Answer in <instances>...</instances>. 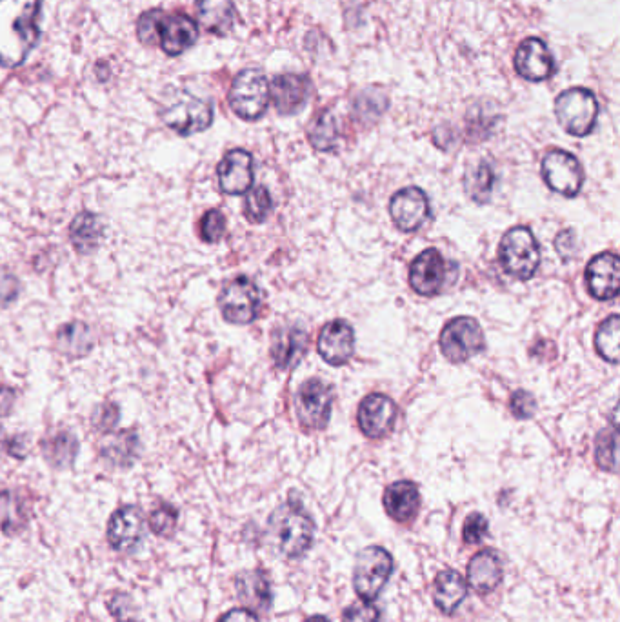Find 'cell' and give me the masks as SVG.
I'll use <instances>...</instances> for the list:
<instances>
[{"label":"cell","mask_w":620,"mask_h":622,"mask_svg":"<svg viewBox=\"0 0 620 622\" xmlns=\"http://www.w3.org/2000/svg\"><path fill=\"white\" fill-rule=\"evenodd\" d=\"M42 0H0V64L17 68L40 37Z\"/></svg>","instance_id":"6da1fadb"},{"label":"cell","mask_w":620,"mask_h":622,"mask_svg":"<svg viewBox=\"0 0 620 622\" xmlns=\"http://www.w3.org/2000/svg\"><path fill=\"white\" fill-rule=\"evenodd\" d=\"M270 537L280 555L299 559L308 552L315 537V524L299 502H286L270 517Z\"/></svg>","instance_id":"7a4b0ae2"},{"label":"cell","mask_w":620,"mask_h":622,"mask_svg":"<svg viewBox=\"0 0 620 622\" xmlns=\"http://www.w3.org/2000/svg\"><path fill=\"white\" fill-rule=\"evenodd\" d=\"M540 246L526 226L511 228L500 241L499 261L504 271L519 281H530L540 266Z\"/></svg>","instance_id":"3957f363"},{"label":"cell","mask_w":620,"mask_h":622,"mask_svg":"<svg viewBox=\"0 0 620 622\" xmlns=\"http://www.w3.org/2000/svg\"><path fill=\"white\" fill-rule=\"evenodd\" d=\"M162 122L180 137H190L206 131L213 122V106L210 102L191 95L188 91H177L160 111Z\"/></svg>","instance_id":"277c9868"},{"label":"cell","mask_w":620,"mask_h":622,"mask_svg":"<svg viewBox=\"0 0 620 622\" xmlns=\"http://www.w3.org/2000/svg\"><path fill=\"white\" fill-rule=\"evenodd\" d=\"M555 115L566 133L573 137H586L597 124L599 102L586 88H570L557 97Z\"/></svg>","instance_id":"5b68a950"},{"label":"cell","mask_w":620,"mask_h":622,"mask_svg":"<svg viewBox=\"0 0 620 622\" xmlns=\"http://www.w3.org/2000/svg\"><path fill=\"white\" fill-rule=\"evenodd\" d=\"M228 101L237 117L257 121L270 106V82L260 70H242L231 84Z\"/></svg>","instance_id":"8992f818"},{"label":"cell","mask_w":620,"mask_h":622,"mask_svg":"<svg viewBox=\"0 0 620 622\" xmlns=\"http://www.w3.org/2000/svg\"><path fill=\"white\" fill-rule=\"evenodd\" d=\"M393 573V557L382 546H370L357 555L353 570V588L362 601L379 597Z\"/></svg>","instance_id":"52a82bcc"},{"label":"cell","mask_w":620,"mask_h":622,"mask_svg":"<svg viewBox=\"0 0 620 622\" xmlns=\"http://www.w3.org/2000/svg\"><path fill=\"white\" fill-rule=\"evenodd\" d=\"M486 346L484 333L473 317H457L440 333V350L450 362H466Z\"/></svg>","instance_id":"ba28073f"},{"label":"cell","mask_w":620,"mask_h":622,"mask_svg":"<svg viewBox=\"0 0 620 622\" xmlns=\"http://www.w3.org/2000/svg\"><path fill=\"white\" fill-rule=\"evenodd\" d=\"M219 306L222 317L230 324H250L259 315V286L248 277H237L224 286L220 293Z\"/></svg>","instance_id":"9c48e42d"},{"label":"cell","mask_w":620,"mask_h":622,"mask_svg":"<svg viewBox=\"0 0 620 622\" xmlns=\"http://www.w3.org/2000/svg\"><path fill=\"white\" fill-rule=\"evenodd\" d=\"M333 390L322 379H310L297 393V417L304 430H324L330 424Z\"/></svg>","instance_id":"30bf717a"},{"label":"cell","mask_w":620,"mask_h":622,"mask_svg":"<svg viewBox=\"0 0 620 622\" xmlns=\"http://www.w3.org/2000/svg\"><path fill=\"white\" fill-rule=\"evenodd\" d=\"M542 177L550 190L564 197H577L584 184V171L575 155L564 150H551L542 161Z\"/></svg>","instance_id":"8fae6325"},{"label":"cell","mask_w":620,"mask_h":622,"mask_svg":"<svg viewBox=\"0 0 620 622\" xmlns=\"http://www.w3.org/2000/svg\"><path fill=\"white\" fill-rule=\"evenodd\" d=\"M450 266V262L440 255L439 250L422 251L419 257L411 262V288L422 297L439 295L450 282L451 271H455V266L453 268Z\"/></svg>","instance_id":"7c38bea8"},{"label":"cell","mask_w":620,"mask_h":622,"mask_svg":"<svg viewBox=\"0 0 620 622\" xmlns=\"http://www.w3.org/2000/svg\"><path fill=\"white\" fill-rule=\"evenodd\" d=\"M390 215L399 230H419L431 217L430 199L420 188H404L393 195Z\"/></svg>","instance_id":"4fadbf2b"},{"label":"cell","mask_w":620,"mask_h":622,"mask_svg":"<svg viewBox=\"0 0 620 622\" xmlns=\"http://www.w3.org/2000/svg\"><path fill=\"white\" fill-rule=\"evenodd\" d=\"M360 432L370 439H382L393 430L397 421V406L384 393H373L360 402L357 413Z\"/></svg>","instance_id":"5bb4252c"},{"label":"cell","mask_w":620,"mask_h":622,"mask_svg":"<svg viewBox=\"0 0 620 622\" xmlns=\"http://www.w3.org/2000/svg\"><path fill=\"white\" fill-rule=\"evenodd\" d=\"M515 70L522 79L530 82L548 81L555 73V61L546 42L530 37L520 42L515 51Z\"/></svg>","instance_id":"9a60e30c"},{"label":"cell","mask_w":620,"mask_h":622,"mask_svg":"<svg viewBox=\"0 0 620 622\" xmlns=\"http://www.w3.org/2000/svg\"><path fill=\"white\" fill-rule=\"evenodd\" d=\"M144 528V517L139 508L124 506L111 515L108 541L117 552H137L144 539Z\"/></svg>","instance_id":"2e32d148"},{"label":"cell","mask_w":620,"mask_h":622,"mask_svg":"<svg viewBox=\"0 0 620 622\" xmlns=\"http://www.w3.org/2000/svg\"><path fill=\"white\" fill-rule=\"evenodd\" d=\"M217 177L222 193L244 195L253 186V157L250 151L231 150L217 166Z\"/></svg>","instance_id":"e0dca14e"},{"label":"cell","mask_w":620,"mask_h":622,"mask_svg":"<svg viewBox=\"0 0 620 622\" xmlns=\"http://www.w3.org/2000/svg\"><path fill=\"white\" fill-rule=\"evenodd\" d=\"M586 282L591 297L597 301H611L619 295L620 261L615 253H600L586 268Z\"/></svg>","instance_id":"ac0fdd59"},{"label":"cell","mask_w":620,"mask_h":622,"mask_svg":"<svg viewBox=\"0 0 620 622\" xmlns=\"http://www.w3.org/2000/svg\"><path fill=\"white\" fill-rule=\"evenodd\" d=\"M199 39V26L188 15L175 13L162 17L159 28V46L170 57H179Z\"/></svg>","instance_id":"d6986e66"},{"label":"cell","mask_w":620,"mask_h":622,"mask_svg":"<svg viewBox=\"0 0 620 622\" xmlns=\"http://www.w3.org/2000/svg\"><path fill=\"white\" fill-rule=\"evenodd\" d=\"M320 357L331 366H344L355 352V333L346 321L337 319L322 328L317 342Z\"/></svg>","instance_id":"ffe728a7"},{"label":"cell","mask_w":620,"mask_h":622,"mask_svg":"<svg viewBox=\"0 0 620 622\" xmlns=\"http://www.w3.org/2000/svg\"><path fill=\"white\" fill-rule=\"evenodd\" d=\"M310 86L308 77L304 75H277L270 84V101H273L280 115H295L310 99Z\"/></svg>","instance_id":"44dd1931"},{"label":"cell","mask_w":620,"mask_h":622,"mask_svg":"<svg viewBox=\"0 0 620 622\" xmlns=\"http://www.w3.org/2000/svg\"><path fill=\"white\" fill-rule=\"evenodd\" d=\"M139 453V433L135 430L106 433L100 442V457L115 468H130L137 461Z\"/></svg>","instance_id":"7402d4cb"},{"label":"cell","mask_w":620,"mask_h":622,"mask_svg":"<svg viewBox=\"0 0 620 622\" xmlns=\"http://www.w3.org/2000/svg\"><path fill=\"white\" fill-rule=\"evenodd\" d=\"M306 346H308V335L302 330L293 328V326L279 328L273 333L271 359L280 370H291L302 359Z\"/></svg>","instance_id":"603a6c76"},{"label":"cell","mask_w":620,"mask_h":622,"mask_svg":"<svg viewBox=\"0 0 620 622\" xmlns=\"http://www.w3.org/2000/svg\"><path fill=\"white\" fill-rule=\"evenodd\" d=\"M504 570L500 557L493 550L477 553L468 566V582L480 595L495 592L502 582Z\"/></svg>","instance_id":"cb8c5ba5"},{"label":"cell","mask_w":620,"mask_h":622,"mask_svg":"<svg viewBox=\"0 0 620 622\" xmlns=\"http://www.w3.org/2000/svg\"><path fill=\"white\" fill-rule=\"evenodd\" d=\"M419 506L420 493L415 482H393L384 492V508L393 521L410 522Z\"/></svg>","instance_id":"d4e9b609"},{"label":"cell","mask_w":620,"mask_h":622,"mask_svg":"<svg viewBox=\"0 0 620 622\" xmlns=\"http://www.w3.org/2000/svg\"><path fill=\"white\" fill-rule=\"evenodd\" d=\"M235 590L240 601L244 602V606L250 610L266 612L273 601L270 579L262 570L240 573L235 581Z\"/></svg>","instance_id":"484cf974"},{"label":"cell","mask_w":620,"mask_h":622,"mask_svg":"<svg viewBox=\"0 0 620 622\" xmlns=\"http://www.w3.org/2000/svg\"><path fill=\"white\" fill-rule=\"evenodd\" d=\"M468 595V582L455 570H442L433 582V601L440 612L451 615Z\"/></svg>","instance_id":"4316f807"},{"label":"cell","mask_w":620,"mask_h":622,"mask_svg":"<svg viewBox=\"0 0 620 622\" xmlns=\"http://www.w3.org/2000/svg\"><path fill=\"white\" fill-rule=\"evenodd\" d=\"M104 237V226L91 211H80L70 224V242L80 255H91L99 250Z\"/></svg>","instance_id":"83f0119b"},{"label":"cell","mask_w":620,"mask_h":622,"mask_svg":"<svg viewBox=\"0 0 620 622\" xmlns=\"http://www.w3.org/2000/svg\"><path fill=\"white\" fill-rule=\"evenodd\" d=\"M197 13L202 28L219 37L228 35L235 24L233 0H197Z\"/></svg>","instance_id":"f1b7e54d"},{"label":"cell","mask_w":620,"mask_h":622,"mask_svg":"<svg viewBox=\"0 0 620 622\" xmlns=\"http://www.w3.org/2000/svg\"><path fill=\"white\" fill-rule=\"evenodd\" d=\"M93 346V333L84 322L64 324L57 332V348L68 359H84L86 355H90Z\"/></svg>","instance_id":"f546056e"},{"label":"cell","mask_w":620,"mask_h":622,"mask_svg":"<svg viewBox=\"0 0 620 622\" xmlns=\"http://www.w3.org/2000/svg\"><path fill=\"white\" fill-rule=\"evenodd\" d=\"M40 450L51 468L68 470L79 455V441L70 432H60L40 442Z\"/></svg>","instance_id":"4dcf8cb0"},{"label":"cell","mask_w":620,"mask_h":622,"mask_svg":"<svg viewBox=\"0 0 620 622\" xmlns=\"http://www.w3.org/2000/svg\"><path fill=\"white\" fill-rule=\"evenodd\" d=\"M28 524V510L19 495L10 490L0 492V532L17 535Z\"/></svg>","instance_id":"1f68e13d"},{"label":"cell","mask_w":620,"mask_h":622,"mask_svg":"<svg viewBox=\"0 0 620 622\" xmlns=\"http://www.w3.org/2000/svg\"><path fill=\"white\" fill-rule=\"evenodd\" d=\"M308 137H310L311 146L317 151L335 150L339 142L337 119L331 115L330 111L320 113L319 117L311 122Z\"/></svg>","instance_id":"d6a6232c"},{"label":"cell","mask_w":620,"mask_h":622,"mask_svg":"<svg viewBox=\"0 0 620 622\" xmlns=\"http://www.w3.org/2000/svg\"><path fill=\"white\" fill-rule=\"evenodd\" d=\"M620 319L619 315H611L600 324L595 335V348L604 361L617 364L619 362Z\"/></svg>","instance_id":"836d02e7"},{"label":"cell","mask_w":620,"mask_h":622,"mask_svg":"<svg viewBox=\"0 0 620 622\" xmlns=\"http://www.w3.org/2000/svg\"><path fill=\"white\" fill-rule=\"evenodd\" d=\"M495 186V171L488 162H479L475 168H471L466 175V191L471 199L479 204L490 202L491 193Z\"/></svg>","instance_id":"e575fe53"},{"label":"cell","mask_w":620,"mask_h":622,"mask_svg":"<svg viewBox=\"0 0 620 622\" xmlns=\"http://www.w3.org/2000/svg\"><path fill=\"white\" fill-rule=\"evenodd\" d=\"M271 208H273V201H271L270 191L266 190L264 186H257V188L248 191V195L244 199V217L251 224H262L266 221L271 213Z\"/></svg>","instance_id":"d590c367"},{"label":"cell","mask_w":620,"mask_h":622,"mask_svg":"<svg viewBox=\"0 0 620 622\" xmlns=\"http://www.w3.org/2000/svg\"><path fill=\"white\" fill-rule=\"evenodd\" d=\"M597 464L606 472L617 470V428L602 430L597 439Z\"/></svg>","instance_id":"8d00e7d4"},{"label":"cell","mask_w":620,"mask_h":622,"mask_svg":"<svg viewBox=\"0 0 620 622\" xmlns=\"http://www.w3.org/2000/svg\"><path fill=\"white\" fill-rule=\"evenodd\" d=\"M177 519H179L177 510L170 504H162L151 512L150 530L159 537H171L177 528Z\"/></svg>","instance_id":"74e56055"},{"label":"cell","mask_w":620,"mask_h":622,"mask_svg":"<svg viewBox=\"0 0 620 622\" xmlns=\"http://www.w3.org/2000/svg\"><path fill=\"white\" fill-rule=\"evenodd\" d=\"M120 421L119 404L115 402H104L95 408V412L91 415V424L97 432L111 433L117 430V424Z\"/></svg>","instance_id":"f35d334b"},{"label":"cell","mask_w":620,"mask_h":622,"mask_svg":"<svg viewBox=\"0 0 620 622\" xmlns=\"http://www.w3.org/2000/svg\"><path fill=\"white\" fill-rule=\"evenodd\" d=\"M226 235V217L219 210H210L204 213L200 221V237L208 244L219 242Z\"/></svg>","instance_id":"ab89813d"},{"label":"cell","mask_w":620,"mask_h":622,"mask_svg":"<svg viewBox=\"0 0 620 622\" xmlns=\"http://www.w3.org/2000/svg\"><path fill=\"white\" fill-rule=\"evenodd\" d=\"M164 17V11L162 10H150L146 11L139 22H137V35H139L140 42L144 44H159V28L160 22Z\"/></svg>","instance_id":"60d3db41"},{"label":"cell","mask_w":620,"mask_h":622,"mask_svg":"<svg viewBox=\"0 0 620 622\" xmlns=\"http://www.w3.org/2000/svg\"><path fill=\"white\" fill-rule=\"evenodd\" d=\"M110 613L119 622H140L135 604L126 593H115L108 601Z\"/></svg>","instance_id":"b9f144b4"},{"label":"cell","mask_w":620,"mask_h":622,"mask_svg":"<svg viewBox=\"0 0 620 622\" xmlns=\"http://www.w3.org/2000/svg\"><path fill=\"white\" fill-rule=\"evenodd\" d=\"M488 533V521L482 513H471L468 515V519L464 521V530H462V537L466 544H477L482 541Z\"/></svg>","instance_id":"7bdbcfd3"},{"label":"cell","mask_w":620,"mask_h":622,"mask_svg":"<svg viewBox=\"0 0 620 622\" xmlns=\"http://www.w3.org/2000/svg\"><path fill=\"white\" fill-rule=\"evenodd\" d=\"M342 622H380V610L366 601L351 604L350 608L342 613Z\"/></svg>","instance_id":"ee69618b"},{"label":"cell","mask_w":620,"mask_h":622,"mask_svg":"<svg viewBox=\"0 0 620 622\" xmlns=\"http://www.w3.org/2000/svg\"><path fill=\"white\" fill-rule=\"evenodd\" d=\"M510 408L515 419L524 421V419H531L535 415L537 402H535L531 393L526 392V390H519V392L511 395Z\"/></svg>","instance_id":"f6af8a7d"},{"label":"cell","mask_w":620,"mask_h":622,"mask_svg":"<svg viewBox=\"0 0 620 622\" xmlns=\"http://www.w3.org/2000/svg\"><path fill=\"white\" fill-rule=\"evenodd\" d=\"M555 250L562 261H570L577 253V237L571 230H562L555 239Z\"/></svg>","instance_id":"bcb514c9"},{"label":"cell","mask_w":620,"mask_h":622,"mask_svg":"<svg viewBox=\"0 0 620 622\" xmlns=\"http://www.w3.org/2000/svg\"><path fill=\"white\" fill-rule=\"evenodd\" d=\"M28 450H30L28 435H15V437H8L6 453L10 455L11 459H19V461H24V459L28 457Z\"/></svg>","instance_id":"7dc6e473"},{"label":"cell","mask_w":620,"mask_h":622,"mask_svg":"<svg viewBox=\"0 0 620 622\" xmlns=\"http://www.w3.org/2000/svg\"><path fill=\"white\" fill-rule=\"evenodd\" d=\"M15 402H17V393L13 388L8 386H2L0 388V419L2 417H8L13 408H15Z\"/></svg>","instance_id":"c3c4849f"},{"label":"cell","mask_w":620,"mask_h":622,"mask_svg":"<svg viewBox=\"0 0 620 622\" xmlns=\"http://www.w3.org/2000/svg\"><path fill=\"white\" fill-rule=\"evenodd\" d=\"M219 622H259L257 615L248 610V608H237V610H231V612L224 613L220 617Z\"/></svg>","instance_id":"681fc988"},{"label":"cell","mask_w":620,"mask_h":622,"mask_svg":"<svg viewBox=\"0 0 620 622\" xmlns=\"http://www.w3.org/2000/svg\"><path fill=\"white\" fill-rule=\"evenodd\" d=\"M6 444H8V435L4 433L2 426H0V455L6 453Z\"/></svg>","instance_id":"f907efd6"},{"label":"cell","mask_w":620,"mask_h":622,"mask_svg":"<svg viewBox=\"0 0 620 622\" xmlns=\"http://www.w3.org/2000/svg\"><path fill=\"white\" fill-rule=\"evenodd\" d=\"M306 622H330V621H328V619H326L324 615H313V617H310V619H308V621Z\"/></svg>","instance_id":"816d5d0a"}]
</instances>
